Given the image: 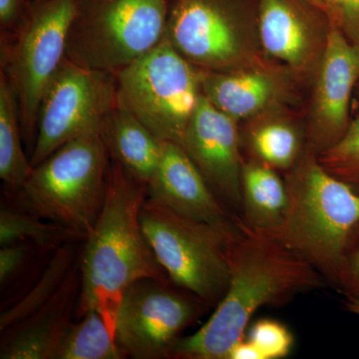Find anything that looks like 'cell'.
Here are the masks:
<instances>
[{
    "label": "cell",
    "instance_id": "obj_1",
    "mask_svg": "<svg viewBox=\"0 0 359 359\" xmlns=\"http://www.w3.org/2000/svg\"><path fill=\"white\" fill-rule=\"evenodd\" d=\"M226 254L230 280L226 294L197 332L179 340L172 358L229 359L257 311L285 306L327 282L311 264L250 228L242 218L229 240Z\"/></svg>",
    "mask_w": 359,
    "mask_h": 359
},
{
    "label": "cell",
    "instance_id": "obj_2",
    "mask_svg": "<svg viewBox=\"0 0 359 359\" xmlns=\"http://www.w3.org/2000/svg\"><path fill=\"white\" fill-rule=\"evenodd\" d=\"M147 196V186L110 160L103 208L85 238L75 316L79 320L90 311H98L114 337L118 309L130 285L142 278H169L142 229L140 212Z\"/></svg>",
    "mask_w": 359,
    "mask_h": 359
},
{
    "label": "cell",
    "instance_id": "obj_3",
    "mask_svg": "<svg viewBox=\"0 0 359 359\" xmlns=\"http://www.w3.org/2000/svg\"><path fill=\"white\" fill-rule=\"evenodd\" d=\"M280 224L264 233L311 264L334 287L359 224V193L327 172L306 149L285 174Z\"/></svg>",
    "mask_w": 359,
    "mask_h": 359
},
{
    "label": "cell",
    "instance_id": "obj_4",
    "mask_svg": "<svg viewBox=\"0 0 359 359\" xmlns=\"http://www.w3.org/2000/svg\"><path fill=\"white\" fill-rule=\"evenodd\" d=\"M110 156L100 133L68 142L33 167L20 209L86 238L105 200Z\"/></svg>",
    "mask_w": 359,
    "mask_h": 359
},
{
    "label": "cell",
    "instance_id": "obj_5",
    "mask_svg": "<svg viewBox=\"0 0 359 359\" xmlns=\"http://www.w3.org/2000/svg\"><path fill=\"white\" fill-rule=\"evenodd\" d=\"M171 0H77L65 58L117 74L166 36Z\"/></svg>",
    "mask_w": 359,
    "mask_h": 359
},
{
    "label": "cell",
    "instance_id": "obj_6",
    "mask_svg": "<svg viewBox=\"0 0 359 359\" xmlns=\"http://www.w3.org/2000/svg\"><path fill=\"white\" fill-rule=\"evenodd\" d=\"M240 219L233 228H218L149 196L140 212L142 229L169 280L205 306L218 304L228 290L226 248Z\"/></svg>",
    "mask_w": 359,
    "mask_h": 359
},
{
    "label": "cell",
    "instance_id": "obj_7",
    "mask_svg": "<svg viewBox=\"0 0 359 359\" xmlns=\"http://www.w3.org/2000/svg\"><path fill=\"white\" fill-rule=\"evenodd\" d=\"M76 4L77 0H33L18 27L1 35V70L15 92L30 156L36 141L40 102L65 60Z\"/></svg>",
    "mask_w": 359,
    "mask_h": 359
},
{
    "label": "cell",
    "instance_id": "obj_8",
    "mask_svg": "<svg viewBox=\"0 0 359 359\" xmlns=\"http://www.w3.org/2000/svg\"><path fill=\"white\" fill-rule=\"evenodd\" d=\"M203 73L165 37L116 74L117 103L136 116L159 140L182 146L203 95Z\"/></svg>",
    "mask_w": 359,
    "mask_h": 359
},
{
    "label": "cell",
    "instance_id": "obj_9",
    "mask_svg": "<svg viewBox=\"0 0 359 359\" xmlns=\"http://www.w3.org/2000/svg\"><path fill=\"white\" fill-rule=\"evenodd\" d=\"M165 37L203 71L254 65L262 60L257 0H171Z\"/></svg>",
    "mask_w": 359,
    "mask_h": 359
},
{
    "label": "cell",
    "instance_id": "obj_10",
    "mask_svg": "<svg viewBox=\"0 0 359 359\" xmlns=\"http://www.w3.org/2000/svg\"><path fill=\"white\" fill-rule=\"evenodd\" d=\"M116 102V74L88 69L65 58L40 102L32 166L68 142L100 133Z\"/></svg>",
    "mask_w": 359,
    "mask_h": 359
},
{
    "label": "cell",
    "instance_id": "obj_11",
    "mask_svg": "<svg viewBox=\"0 0 359 359\" xmlns=\"http://www.w3.org/2000/svg\"><path fill=\"white\" fill-rule=\"evenodd\" d=\"M205 306L196 295L168 285V280L142 278L123 295L116 342L125 358H172L182 332Z\"/></svg>",
    "mask_w": 359,
    "mask_h": 359
},
{
    "label": "cell",
    "instance_id": "obj_12",
    "mask_svg": "<svg viewBox=\"0 0 359 359\" xmlns=\"http://www.w3.org/2000/svg\"><path fill=\"white\" fill-rule=\"evenodd\" d=\"M358 81L359 47L330 23L313 89L306 135L308 150L320 155L346 133Z\"/></svg>",
    "mask_w": 359,
    "mask_h": 359
},
{
    "label": "cell",
    "instance_id": "obj_13",
    "mask_svg": "<svg viewBox=\"0 0 359 359\" xmlns=\"http://www.w3.org/2000/svg\"><path fill=\"white\" fill-rule=\"evenodd\" d=\"M182 147L219 202L241 217L244 158L238 121L202 95L187 127Z\"/></svg>",
    "mask_w": 359,
    "mask_h": 359
},
{
    "label": "cell",
    "instance_id": "obj_14",
    "mask_svg": "<svg viewBox=\"0 0 359 359\" xmlns=\"http://www.w3.org/2000/svg\"><path fill=\"white\" fill-rule=\"evenodd\" d=\"M327 16L304 0H257V34L262 48L290 69L306 73L318 67Z\"/></svg>",
    "mask_w": 359,
    "mask_h": 359
},
{
    "label": "cell",
    "instance_id": "obj_15",
    "mask_svg": "<svg viewBox=\"0 0 359 359\" xmlns=\"http://www.w3.org/2000/svg\"><path fill=\"white\" fill-rule=\"evenodd\" d=\"M147 188L149 197L203 223L231 229L241 218L219 202L184 148L173 142L162 141L159 166Z\"/></svg>",
    "mask_w": 359,
    "mask_h": 359
},
{
    "label": "cell",
    "instance_id": "obj_16",
    "mask_svg": "<svg viewBox=\"0 0 359 359\" xmlns=\"http://www.w3.org/2000/svg\"><path fill=\"white\" fill-rule=\"evenodd\" d=\"M80 290L81 273L74 266L42 308L1 332L0 358L56 359L74 323Z\"/></svg>",
    "mask_w": 359,
    "mask_h": 359
},
{
    "label": "cell",
    "instance_id": "obj_17",
    "mask_svg": "<svg viewBox=\"0 0 359 359\" xmlns=\"http://www.w3.org/2000/svg\"><path fill=\"white\" fill-rule=\"evenodd\" d=\"M282 73L264 63L229 71H204L202 93L236 121L250 119L285 98L287 83Z\"/></svg>",
    "mask_w": 359,
    "mask_h": 359
},
{
    "label": "cell",
    "instance_id": "obj_18",
    "mask_svg": "<svg viewBox=\"0 0 359 359\" xmlns=\"http://www.w3.org/2000/svg\"><path fill=\"white\" fill-rule=\"evenodd\" d=\"M100 135L110 159L148 187L159 166L162 141L117 102L104 119Z\"/></svg>",
    "mask_w": 359,
    "mask_h": 359
},
{
    "label": "cell",
    "instance_id": "obj_19",
    "mask_svg": "<svg viewBox=\"0 0 359 359\" xmlns=\"http://www.w3.org/2000/svg\"><path fill=\"white\" fill-rule=\"evenodd\" d=\"M276 171L252 158L243 163L241 218L250 228L264 233L280 224L287 205V186Z\"/></svg>",
    "mask_w": 359,
    "mask_h": 359
},
{
    "label": "cell",
    "instance_id": "obj_20",
    "mask_svg": "<svg viewBox=\"0 0 359 359\" xmlns=\"http://www.w3.org/2000/svg\"><path fill=\"white\" fill-rule=\"evenodd\" d=\"M22 142L20 109L13 85L0 71V179L18 191L32 172Z\"/></svg>",
    "mask_w": 359,
    "mask_h": 359
},
{
    "label": "cell",
    "instance_id": "obj_21",
    "mask_svg": "<svg viewBox=\"0 0 359 359\" xmlns=\"http://www.w3.org/2000/svg\"><path fill=\"white\" fill-rule=\"evenodd\" d=\"M248 142L252 159L285 172L297 164L306 150L302 148L297 130L280 120L257 123L250 129Z\"/></svg>",
    "mask_w": 359,
    "mask_h": 359
},
{
    "label": "cell",
    "instance_id": "obj_22",
    "mask_svg": "<svg viewBox=\"0 0 359 359\" xmlns=\"http://www.w3.org/2000/svg\"><path fill=\"white\" fill-rule=\"evenodd\" d=\"M74 257L75 250L71 243L57 248L36 283L13 306L0 314V330L4 332L42 308L55 294L71 269L74 268Z\"/></svg>",
    "mask_w": 359,
    "mask_h": 359
},
{
    "label": "cell",
    "instance_id": "obj_23",
    "mask_svg": "<svg viewBox=\"0 0 359 359\" xmlns=\"http://www.w3.org/2000/svg\"><path fill=\"white\" fill-rule=\"evenodd\" d=\"M73 323L56 359L124 358L105 320L96 311L85 313Z\"/></svg>",
    "mask_w": 359,
    "mask_h": 359
},
{
    "label": "cell",
    "instance_id": "obj_24",
    "mask_svg": "<svg viewBox=\"0 0 359 359\" xmlns=\"http://www.w3.org/2000/svg\"><path fill=\"white\" fill-rule=\"evenodd\" d=\"M73 231L23 210L1 208L0 211V244L27 242L43 248H59L78 238Z\"/></svg>",
    "mask_w": 359,
    "mask_h": 359
},
{
    "label": "cell",
    "instance_id": "obj_25",
    "mask_svg": "<svg viewBox=\"0 0 359 359\" xmlns=\"http://www.w3.org/2000/svg\"><path fill=\"white\" fill-rule=\"evenodd\" d=\"M318 159L327 172L359 193V116L351 120L341 139Z\"/></svg>",
    "mask_w": 359,
    "mask_h": 359
},
{
    "label": "cell",
    "instance_id": "obj_26",
    "mask_svg": "<svg viewBox=\"0 0 359 359\" xmlns=\"http://www.w3.org/2000/svg\"><path fill=\"white\" fill-rule=\"evenodd\" d=\"M247 339L262 359H280L289 355L294 346V335L280 321L271 318L259 320L250 327Z\"/></svg>",
    "mask_w": 359,
    "mask_h": 359
},
{
    "label": "cell",
    "instance_id": "obj_27",
    "mask_svg": "<svg viewBox=\"0 0 359 359\" xmlns=\"http://www.w3.org/2000/svg\"><path fill=\"white\" fill-rule=\"evenodd\" d=\"M334 287L346 301H359V224L347 245Z\"/></svg>",
    "mask_w": 359,
    "mask_h": 359
},
{
    "label": "cell",
    "instance_id": "obj_28",
    "mask_svg": "<svg viewBox=\"0 0 359 359\" xmlns=\"http://www.w3.org/2000/svg\"><path fill=\"white\" fill-rule=\"evenodd\" d=\"M328 21L359 47V0H323Z\"/></svg>",
    "mask_w": 359,
    "mask_h": 359
},
{
    "label": "cell",
    "instance_id": "obj_29",
    "mask_svg": "<svg viewBox=\"0 0 359 359\" xmlns=\"http://www.w3.org/2000/svg\"><path fill=\"white\" fill-rule=\"evenodd\" d=\"M32 245V243L18 242L2 245L0 250V283L2 287L13 280L25 266Z\"/></svg>",
    "mask_w": 359,
    "mask_h": 359
},
{
    "label": "cell",
    "instance_id": "obj_30",
    "mask_svg": "<svg viewBox=\"0 0 359 359\" xmlns=\"http://www.w3.org/2000/svg\"><path fill=\"white\" fill-rule=\"evenodd\" d=\"M29 0H0L1 33L13 32L27 11Z\"/></svg>",
    "mask_w": 359,
    "mask_h": 359
},
{
    "label": "cell",
    "instance_id": "obj_31",
    "mask_svg": "<svg viewBox=\"0 0 359 359\" xmlns=\"http://www.w3.org/2000/svg\"><path fill=\"white\" fill-rule=\"evenodd\" d=\"M229 359H262V358L256 347L245 337L233 347Z\"/></svg>",
    "mask_w": 359,
    "mask_h": 359
},
{
    "label": "cell",
    "instance_id": "obj_32",
    "mask_svg": "<svg viewBox=\"0 0 359 359\" xmlns=\"http://www.w3.org/2000/svg\"><path fill=\"white\" fill-rule=\"evenodd\" d=\"M304 1H306V4L316 7V9H318L321 13H323L327 15V6H325V4L323 0H304Z\"/></svg>",
    "mask_w": 359,
    "mask_h": 359
},
{
    "label": "cell",
    "instance_id": "obj_33",
    "mask_svg": "<svg viewBox=\"0 0 359 359\" xmlns=\"http://www.w3.org/2000/svg\"><path fill=\"white\" fill-rule=\"evenodd\" d=\"M346 308L351 313L359 316V301H346Z\"/></svg>",
    "mask_w": 359,
    "mask_h": 359
},
{
    "label": "cell",
    "instance_id": "obj_34",
    "mask_svg": "<svg viewBox=\"0 0 359 359\" xmlns=\"http://www.w3.org/2000/svg\"><path fill=\"white\" fill-rule=\"evenodd\" d=\"M355 95L358 96V99H359V81L358 85H356Z\"/></svg>",
    "mask_w": 359,
    "mask_h": 359
},
{
    "label": "cell",
    "instance_id": "obj_35",
    "mask_svg": "<svg viewBox=\"0 0 359 359\" xmlns=\"http://www.w3.org/2000/svg\"><path fill=\"white\" fill-rule=\"evenodd\" d=\"M29 1H33V0H29Z\"/></svg>",
    "mask_w": 359,
    "mask_h": 359
}]
</instances>
